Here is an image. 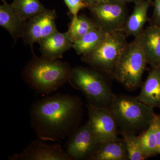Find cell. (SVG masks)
I'll list each match as a JSON object with an SVG mask.
<instances>
[{"label":"cell","mask_w":160,"mask_h":160,"mask_svg":"<svg viewBox=\"0 0 160 160\" xmlns=\"http://www.w3.org/2000/svg\"><path fill=\"white\" fill-rule=\"evenodd\" d=\"M82 114L79 98L59 93L38 100L30 110L31 126L38 138L53 142L64 139L77 129Z\"/></svg>","instance_id":"cell-1"},{"label":"cell","mask_w":160,"mask_h":160,"mask_svg":"<svg viewBox=\"0 0 160 160\" xmlns=\"http://www.w3.org/2000/svg\"><path fill=\"white\" fill-rule=\"evenodd\" d=\"M72 69L66 62L33 54L23 69L22 77L32 90L48 95L68 82Z\"/></svg>","instance_id":"cell-2"},{"label":"cell","mask_w":160,"mask_h":160,"mask_svg":"<svg viewBox=\"0 0 160 160\" xmlns=\"http://www.w3.org/2000/svg\"><path fill=\"white\" fill-rule=\"evenodd\" d=\"M153 109L138 97L124 95L115 94L110 107L122 131L134 133L149 127L155 115Z\"/></svg>","instance_id":"cell-3"},{"label":"cell","mask_w":160,"mask_h":160,"mask_svg":"<svg viewBox=\"0 0 160 160\" xmlns=\"http://www.w3.org/2000/svg\"><path fill=\"white\" fill-rule=\"evenodd\" d=\"M68 82L86 96L89 104L110 109L114 94L102 72L92 68H72Z\"/></svg>","instance_id":"cell-4"},{"label":"cell","mask_w":160,"mask_h":160,"mask_svg":"<svg viewBox=\"0 0 160 160\" xmlns=\"http://www.w3.org/2000/svg\"><path fill=\"white\" fill-rule=\"evenodd\" d=\"M147 64L142 32L128 43L119 60L112 78L126 89L135 90L141 86Z\"/></svg>","instance_id":"cell-5"},{"label":"cell","mask_w":160,"mask_h":160,"mask_svg":"<svg viewBox=\"0 0 160 160\" xmlns=\"http://www.w3.org/2000/svg\"><path fill=\"white\" fill-rule=\"evenodd\" d=\"M126 36L124 32H106L95 49L82 56V61L112 78L119 60L128 44Z\"/></svg>","instance_id":"cell-6"},{"label":"cell","mask_w":160,"mask_h":160,"mask_svg":"<svg viewBox=\"0 0 160 160\" xmlns=\"http://www.w3.org/2000/svg\"><path fill=\"white\" fill-rule=\"evenodd\" d=\"M100 29L106 32H124L128 16L126 3L106 0L87 7Z\"/></svg>","instance_id":"cell-7"},{"label":"cell","mask_w":160,"mask_h":160,"mask_svg":"<svg viewBox=\"0 0 160 160\" xmlns=\"http://www.w3.org/2000/svg\"><path fill=\"white\" fill-rule=\"evenodd\" d=\"M89 127L99 144L119 139L118 124L111 109L88 104Z\"/></svg>","instance_id":"cell-8"},{"label":"cell","mask_w":160,"mask_h":160,"mask_svg":"<svg viewBox=\"0 0 160 160\" xmlns=\"http://www.w3.org/2000/svg\"><path fill=\"white\" fill-rule=\"evenodd\" d=\"M55 10L47 9L46 11L27 20L22 38L25 43L32 47L35 43H39L58 32L56 24Z\"/></svg>","instance_id":"cell-9"},{"label":"cell","mask_w":160,"mask_h":160,"mask_svg":"<svg viewBox=\"0 0 160 160\" xmlns=\"http://www.w3.org/2000/svg\"><path fill=\"white\" fill-rule=\"evenodd\" d=\"M38 138L22 151L9 157V160H72L61 143L48 144Z\"/></svg>","instance_id":"cell-10"},{"label":"cell","mask_w":160,"mask_h":160,"mask_svg":"<svg viewBox=\"0 0 160 160\" xmlns=\"http://www.w3.org/2000/svg\"><path fill=\"white\" fill-rule=\"evenodd\" d=\"M99 145L87 122L69 136L66 151L72 160H89Z\"/></svg>","instance_id":"cell-11"},{"label":"cell","mask_w":160,"mask_h":160,"mask_svg":"<svg viewBox=\"0 0 160 160\" xmlns=\"http://www.w3.org/2000/svg\"><path fill=\"white\" fill-rule=\"evenodd\" d=\"M40 51L42 56L52 60L59 59L72 48V42L67 32H55L40 41Z\"/></svg>","instance_id":"cell-12"},{"label":"cell","mask_w":160,"mask_h":160,"mask_svg":"<svg viewBox=\"0 0 160 160\" xmlns=\"http://www.w3.org/2000/svg\"><path fill=\"white\" fill-rule=\"evenodd\" d=\"M153 3L152 0H142L135 3L133 11L125 24L124 32L126 36L136 38L142 32L146 22H150L148 12Z\"/></svg>","instance_id":"cell-13"},{"label":"cell","mask_w":160,"mask_h":160,"mask_svg":"<svg viewBox=\"0 0 160 160\" xmlns=\"http://www.w3.org/2000/svg\"><path fill=\"white\" fill-rule=\"evenodd\" d=\"M138 98L152 108H160V66L151 67Z\"/></svg>","instance_id":"cell-14"},{"label":"cell","mask_w":160,"mask_h":160,"mask_svg":"<svg viewBox=\"0 0 160 160\" xmlns=\"http://www.w3.org/2000/svg\"><path fill=\"white\" fill-rule=\"evenodd\" d=\"M143 48L147 63L151 67L160 66V27L150 25L142 32Z\"/></svg>","instance_id":"cell-15"},{"label":"cell","mask_w":160,"mask_h":160,"mask_svg":"<svg viewBox=\"0 0 160 160\" xmlns=\"http://www.w3.org/2000/svg\"><path fill=\"white\" fill-rule=\"evenodd\" d=\"M26 23L18 15L11 4L6 3L1 5L0 26L8 32L15 42L22 37Z\"/></svg>","instance_id":"cell-16"},{"label":"cell","mask_w":160,"mask_h":160,"mask_svg":"<svg viewBox=\"0 0 160 160\" xmlns=\"http://www.w3.org/2000/svg\"><path fill=\"white\" fill-rule=\"evenodd\" d=\"M126 144L122 139L102 143L99 145L89 160H128Z\"/></svg>","instance_id":"cell-17"},{"label":"cell","mask_w":160,"mask_h":160,"mask_svg":"<svg viewBox=\"0 0 160 160\" xmlns=\"http://www.w3.org/2000/svg\"><path fill=\"white\" fill-rule=\"evenodd\" d=\"M98 29L94 21L84 15L72 17L67 32L72 43L80 39L89 32Z\"/></svg>","instance_id":"cell-18"},{"label":"cell","mask_w":160,"mask_h":160,"mask_svg":"<svg viewBox=\"0 0 160 160\" xmlns=\"http://www.w3.org/2000/svg\"><path fill=\"white\" fill-rule=\"evenodd\" d=\"M106 33L100 29L89 32L72 43V48L74 49L78 54L84 55L95 49L105 37Z\"/></svg>","instance_id":"cell-19"},{"label":"cell","mask_w":160,"mask_h":160,"mask_svg":"<svg viewBox=\"0 0 160 160\" xmlns=\"http://www.w3.org/2000/svg\"><path fill=\"white\" fill-rule=\"evenodd\" d=\"M11 5L19 17L25 22L47 9L39 0H14Z\"/></svg>","instance_id":"cell-20"},{"label":"cell","mask_w":160,"mask_h":160,"mask_svg":"<svg viewBox=\"0 0 160 160\" xmlns=\"http://www.w3.org/2000/svg\"><path fill=\"white\" fill-rule=\"evenodd\" d=\"M138 138L143 154L146 159L158 154L155 132L152 123L139 136Z\"/></svg>","instance_id":"cell-21"},{"label":"cell","mask_w":160,"mask_h":160,"mask_svg":"<svg viewBox=\"0 0 160 160\" xmlns=\"http://www.w3.org/2000/svg\"><path fill=\"white\" fill-rule=\"evenodd\" d=\"M120 133L126 144L129 160L146 159L141 148L138 136L133 132L122 130L120 131Z\"/></svg>","instance_id":"cell-22"},{"label":"cell","mask_w":160,"mask_h":160,"mask_svg":"<svg viewBox=\"0 0 160 160\" xmlns=\"http://www.w3.org/2000/svg\"><path fill=\"white\" fill-rule=\"evenodd\" d=\"M64 1L72 17L77 16L80 10L87 8V5L83 0H64Z\"/></svg>","instance_id":"cell-23"},{"label":"cell","mask_w":160,"mask_h":160,"mask_svg":"<svg viewBox=\"0 0 160 160\" xmlns=\"http://www.w3.org/2000/svg\"><path fill=\"white\" fill-rule=\"evenodd\" d=\"M153 14L150 19V25L160 27V0H154Z\"/></svg>","instance_id":"cell-24"},{"label":"cell","mask_w":160,"mask_h":160,"mask_svg":"<svg viewBox=\"0 0 160 160\" xmlns=\"http://www.w3.org/2000/svg\"><path fill=\"white\" fill-rule=\"evenodd\" d=\"M152 123L155 132L158 153L160 154V115L155 114Z\"/></svg>","instance_id":"cell-25"},{"label":"cell","mask_w":160,"mask_h":160,"mask_svg":"<svg viewBox=\"0 0 160 160\" xmlns=\"http://www.w3.org/2000/svg\"><path fill=\"white\" fill-rule=\"evenodd\" d=\"M83 1L86 3L87 7H88V6L97 4V3L101 2H103L106 0H83Z\"/></svg>","instance_id":"cell-26"},{"label":"cell","mask_w":160,"mask_h":160,"mask_svg":"<svg viewBox=\"0 0 160 160\" xmlns=\"http://www.w3.org/2000/svg\"><path fill=\"white\" fill-rule=\"evenodd\" d=\"M119 1H121V2H123L125 3L129 2L136 3L138 2H140V1H142V0H119Z\"/></svg>","instance_id":"cell-27"},{"label":"cell","mask_w":160,"mask_h":160,"mask_svg":"<svg viewBox=\"0 0 160 160\" xmlns=\"http://www.w3.org/2000/svg\"><path fill=\"white\" fill-rule=\"evenodd\" d=\"M1 1H2V2L4 3V4H5V3H6V0H1Z\"/></svg>","instance_id":"cell-28"}]
</instances>
